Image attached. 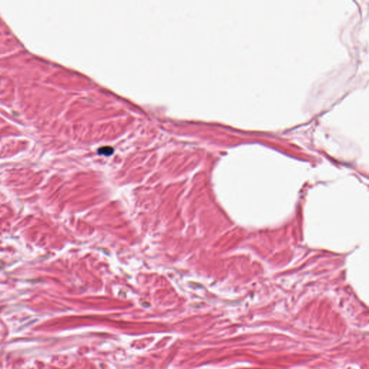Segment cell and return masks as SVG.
I'll use <instances>...</instances> for the list:
<instances>
[{
	"label": "cell",
	"instance_id": "1",
	"mask_svg": "<svg viewBox=\"0 0 369 369\" xmlns=\"http://www.w3.org/2000/svg\"><path fill=\"white\" fill-rule=\"evenodd\" d=\"M99 154L105 155H110L113 152V149L110 146H104V147L100 148L98 150Z\"/></svg>",
	"mask_w": 369,
	"mask_h": 369
}]
</instances>
